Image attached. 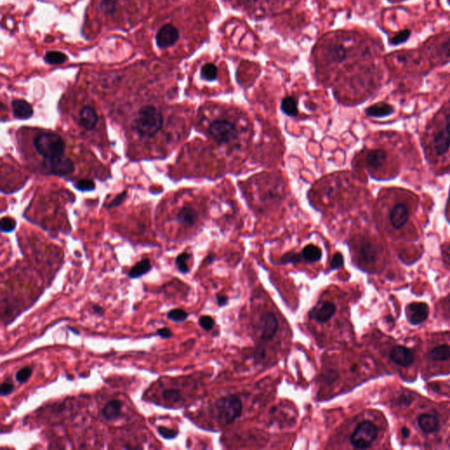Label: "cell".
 I'll list each match as a JSON object with an SVG mask.
<instances>
[{"label": "cell", "instance_id": "obj_1", "mask_svg": "<svg viewBox=\"0 0 450 450\" xmlns=\"http://www.w3.org/2000/svg\"><path fill=\"white\" fill-rule=\"evenodd\" d=\"M420 200L413 192L390 188L382 192L379 203V223L392 238L413 239L417 235V214Z\"/></svg>", "mask_w": 450, "mask_h": 450}, {"label": "cell", "instance_id": "obj_2", "mask_svg": "<svg viewBox=\"0 0 450 450\" xmlns=\"http://www.w3.org/2000/svg\"><path fill=\"white\" fill-rule=\"evenodd\" d=\"M422 146L435 172L450 171V102L428 122L422 136Z\"/></svg>", "mask_w": 450, "mask_h": 450}, {"label": "cell", "instance_id": "obj_3", "mask_svg": "<svg viewBox=\"0 0 450 450\" xmlns=\"http://www.w3.org/2000/svg\"><path fill=\"white\" fill-rule=\"evenodd\" d=\"M164 118L157 108L151 105L139 109L135 121V128L142 137H153L163 127Z\"/></svg>", "mask_w": 450, "mask_h": 450}, {"label": "cell", "instance_id": "obj_4", "mask_svg": "<svg viewBox=\"0 0 450 450\" xmlns=\"http://www.w3.org/2000/svg\"><path fill=\"white\" fill-rule=\"evenodd\" d=\"M37 153L43 159H52L62 157L66 151V143L62 137L54 132H43L34 141Z\"/></svg>", "mask_w": 450, "mask_h": 450}, {"label": "cell", "instance_id": "obj_5", "mask_svg": "<svg viewBox=\"0 0 450 450\" xmlns=\"http://www.w3.org/2000/svg\"><path fill=\"white\" fill-rule=\"evenodd\" d=\"M365 163L367 168L373 173L382 174L386 176L395 177V173H398V161H394V155H389L387 150L383 149H375L370 150L367 152L365 157Z\"/></svg>", "mask_w": 450, "mask_h": 450}, {"label": "cell", "instance_id": "obj_6", "mask_svg": "<svg viewBox=\"0 0 450 450\" xmlns=\"http://www.w3.org/2000/svg\"><path fill=\"white\" fill-rule=\"evenodd\" d=\"M243 410L242 402L237 396L230 395L220 398L215 403V411L220 422L229 425L240 417Z\"/></svg>", "mask_w": 450, "mask_h": 450}, {"label": "cell", "instance_id": "obj_7", "mask_svg": "<svg viewBox=\"0 0 450 450\" xmlns=\"http://www.w3.org/2000/svg\"><path fill=\"white\" fill-rule=\"evenodd\" d=\"M209 134L218 144H231L238 138V131L232 121L217 119L209 125Z\"/></svg>", "mask_w": 450, "mask_h": 450}, {"label": "cell", "instance_id": "obj_8", "mask_svg": "<svg viewBox=\"0 0 450 450\" xmlns=\"http://www.w3.org/2000/svg\"><path fill=\"white\" fill-rule=\"evenodd\" d=\"M378 434V429L371 421H365L360 423L353 431L350 443L356 448H368L375 441Z\"/></svg>", "mask_w": 450, "mask_h": 450}, {"label": "cell", "instance_id": "obj_9", "mask_svg": "<svg viewBox=\"0 0 450 450\" xmlns=\"http://www.w3.org/2000/svg\"><path fill=\"white\" fill-rule=\"evenodd\" d=\"M43 167L47 173L51 175L63 177L74 172L75 166L72 160L65 156L52 159L43 160Z\"/></svg>", "mask_w": 450, "mask_h": 450}, {"label": "cell", "instance_id": "obj_10", "mask_svg": "<svg viewBox=\"0 0 450 450\" xmlns=\"http://www.w3.org/2000/svg\"><path fill=\"white\" fill-rule=\"evenodd\" d=\"M180 38V33L175 26L170 24L164 25L156 35V43L160 49L170 48Z\"/></svg>", "mask_w": 450, "mask_h": 450}, {"label": "cell", "instance_id": "obj_11", "mask_svg": "<svg viewBox=\"0 0 450 450\" xmlns=\"http://www.w3.org/2000/svg\"><path fill=\"white\" fill-rule=\"evenodd\" d=\"M336 312V306L330 302H319L310 310V318L318 323H326L329 321Z\"/></svg>", "mask_w": 450, "mask_h": 450}, {"label": "cell", "instance_id": "obj_12", "mask_svg": "<svg viewBox=\"0 0 450 450\" xmlns=\"http://www.w3.org/2000/svg\"><path fill=\"white\" fill-rule=\"evenodd\" d=\"M405 314L409 323L420 325L428 318V306L424 303H411L406 307Z\"/></svg>", "mask_w": 450, "mask_h": 450}, {"label": "cell", "instance_id": "obj_13", "mask_svg": "<svg viewBox=\"0 0 450 450\" xmlns=\"http://www.w3.org/2000/svg\"><path fill=\"white\" fill-rule=\"evenodd\" d=\"M391 358L397 365L407 367L414 362V355L411 349L405 346H397L391 352Z\"/></svg>", "mask_w": 450, "mask_h": 450}, {"label": "cell", "instance_id": "obj_14", "mask_svg": "<svg viewBox=\"0 0 450 450\" xmlns=\"http://www.w3.org/2000/svg\"><path fill=\"white\" fill-rule=\"evenodd\" d=\"M99 116L96 111L90 106H85L79 113V121L82 127L86 131L93 130L98 123Z\"/></svg>", "mask_w": 450, "mask_h": 450}, {"label": "cell", "instance_id": "obj_15", "mask_svg": "<svg viewBox=\"0 0 450 450\" xmlns=\"http://www.w3.org/2000/svg\"><path fill=\"white\" fill-rule=\"evenodd\" d=\"M13 114L17 119L27 120L32 117L34 114L32 106L23 100H14L12 102Z\"/></svg>", "mask_w": 450, "mask_h": 450}, {"label": "cell", "instance_id": "obj_16", "mask_svg": "<svg viewBox=\"0 0 450 450\" xmlns=\"http://www.w3.org/2000/svg\"><path fill=\"white\" fill-rule=\"evenodd\" d=\"M278 322L274 314H266L263 318V326L261 331V338L264 340H270L277 332Z\"/></svg>", "mask_w": 450, "mask_h": 450}, {"label": "cell", "instance_id": "obj_17", "mask_svg": "<svg viewBox=\"0 0 450 450\" xmlns=\"http://www.w3.org/2000/svg\"><path fill=\"white\" fill-rule=\"evenodd\" d=\"M122 406H123V403L121 400H117V399L110 400L105 405L104 408L102 409V415L108 421H115L121 416Z\"/></svg>", "mask_w": 450, "mask_h": 450}, {"label": "cell", "instance_id": "obj_18", "mask_svg": "<svg viewBox=\"0 0 450 450\" xmlns=\"http://www.w3.org/2000/svg\"><path fill=\"white\" fill-rule=\"evenodd\" d=\"M198 219V213L191 207H184L177 214L176 221L185 227H191L196 224Z\"/></svg>", "mask_w": 450, "mask_h": 450}, {"label": "cell", "instance_id": "obj_19", "mask_svg": "<svg viewBox=\"0 0 450 450\" xmlns=\"http://www.w3.org/2000/svg\"><path fill=\"white\" fill-rule=\"evenodd\" d=\"M417 424L421 430L427 434H432L439 429V421L434 415H421L417 419Z\"/></svg>", "mask_w": 450, "mask_h": 450}, {"label": "cell", "instance_id": "obj_20", "mask_svg": "<svg viewBox=\"0 0 450 450\" xmlns=\"http://www.w3.org/2000/svg\"><path fill=\"white\" fill-rule=\"evenodd\" d=\"M151 263L149 259H144L142 261L137 262L133 268H131L128 272V277L131 279H137V278L144 276V274L149 273L151 270Z\"/></svg>", "mask_w": 450, "mask_h": 450}, {"label": "cell", "instance_id": "obj_21", "mask_svg": "<svg viewBox=\"0 0 450 450\" xmlns=\"http://www.w3.org/2000/svg\"><path fill=\"white\" fill-rule=\"evenodd\" d=\"M360 254L362 260L367 263H374L378 256V250L375 245L369 242L362 244L360 249Z\"/></svg>", "mask_w": 450, "mask_h": 450}, {"label": "cell", "instance_id": "obj_22", "mask_svg": "<svg viewBox=\"0 0 450 450\" xmlns=\"http://www.w3.org/2000/svg\"><path fill=\"white\" fill-rule=\"evenodd\" d=\"M429 358L436 362H443L450 358V346L441 345L432 349L429 352Z\"/></svg>", "mask_w": 450, "mask_h": 450}, {"label": "cell", "instance_id": "obj_23", "mask_svg": "<svg viewBox=\"0 0 450 450\" xmlns=\"http://www.w3.org/2000/svg\"><path fill=\"white\" fill-rule=\"evenodd\" d=\"M301 256L308 262H316L322 257V251L316 245H309L304 248Z\"/></svg>", "mask_w": 450, "mask_h": 450}, {"label": "cell", "instance_id": "obj_24", "mask_svg": "<svg viewBox=\"0 0 450 450\" xmlns=\"http://www.w3.org/2000/svg\"><path fill=\"white\" fill-rule=\"evenodd\" d=\"M392 112V108L389 105L384 104V103H379L374 106L369 107L367 108L366 113L368 115L370 116H375V117H382L384 115H388Z\"/></svg>", "mask_w": 450, "mask_h": 450}, {"label": "cell", "instance_id": "obj_25", "mask_svg": "<svg viewBox=\"0 0 450 450\" xmlns=\"http://www.w3.org/2000/svg\"><path fill=\"white\" fill-rule=\"evenodd\" d=\"M281 108L284 114L288 116H296L298 114L297 101L292 97H286L281 102Z\"/></svg>", "mask_w": 450, "mask_h": 450}, {"label": "cell", "instance_id": "obj_26", "mask_svg": "<svg viewBox=\"0 0 450 450\" xmlns=\"http://www.w3.org/2000/svg\"><path fill=\"white\" fill-rule=\"evenodd\" d=\"M218 70L213 63H206L201 70V77L207 81H214L217 79Z\"/></svg>", "mask_w": 450, "mask_h": 450}, {"label": "cell", "instance_id": "obj_27", "mask_svg": "<svg viewBox=\"0 0 450 450\" xmlns=\"http://www.w3.org/2000/svg\"><path fill=\"white\" fill-rule=\"evenodd\" d=\"M44 60L49 65H62L67 61V56L63 53L50 51L46 54Z\"/></svg>", "mask_w": 450, "mask_h": 450}, {"label": "cell", "instance_id": "obj_28", "mask_svg": "<svg viewBox=\"0 0 450 450\" xmlns=\"http://www.w3.org/2000/svg\"><path fill=\"white\" fill-rule=\"evenodd\" d=\"M190 254L186 252H183L181 254L179 255L175 261L178 270L180 271L182 274H187L189 272V267H188V261L190 260Z\"/></svg>", "mask_w": 450, "mask_h": 450}, {"label": "cell", "instance_id": "obj_29", "mask_svg": "<svg viewBox=\"0 0 450 450\" xmlns=\"http://www.w3.org/2000/svg\"><path fill=\"white\" fill-rule=\"evenodd\" d=\"M99 7L104 14H115L118 12V3L115 0H103Z\"/></svg>", "mask_w": 450, "mask_h": 450}, {"label": "cell", "instance_id": "obj_30", "mask_svg": "<svg viewBox=\"0 0 450 450\" xmlns=\"http://www.w3.org/2000/svg\"><path fill=\"white\" fill-rule=\"evenodd\" d=\"M187 316L188 314L182 309H173L167 313V318L175 323H180L185 321Z\"/></svg>", "mask_w": 450, "mask_h": 450}, {"label": "cell", "instance_id": "obj_31", "mask_svg": "<svg viewBox=\"0 0 450 450\" xmlns=\"http://www.w3.org/2000/svg\"><path fill=\"white\" fill-rule=\"evenodd\" d=\"M162 398L165 401L170 403H177L181 399V394L179 390L175 389H167L162 392Z\"/></svg>", "mask_w": 450, "mask_h": 450}, {"label": "cell", "instance_id": "obj_32", "mask_svg": "<svg viewBox=\"0 0 450 450\" xmlns=\"http://www.w3.org/2000/svg\"><path fill=\"white\" fill-rule=\"evenodd\" d=\"M411 35V30H402V31L396 34V35L392 37V40H391V44H392V46L401 45L403 43L407 42L408 39L410 38Z\"/></svg>", "mask_w": 450, "mask_h": 450}, {"label": "cell", "instance_id": "obj_33", "mask_svg": "<svg viewBox=\"0 0 450 450\" xmlns=\"http://www.w3.org/2000/svg\"><path fill=\"white\" fill-rule=\"evenodd\" d=\"M17 222L15 220H13L11 217L6 216L1 219L0 221V226H1V231L5 233H10L13 232L15 228H16Z\"/></svg>", "mask_w": 450, "mask_h": 450}, {"label": "cell", "instance_id": "obj_34", "mask_svg": "<svg viewBox=\"0 0 450 450\" xmlns=\"http://www.w3.org/2000/svg\"><path fill=\"white\" fill-rule=\"evenodd\" d=\"M157 431L160 436L163 437L164 439H166V440H173L179 434L178 431L170 429V428H166V427H163V426L157 427Z\"/></svg>", "mask_w": 450, "mask_h": 450}, {"label": "cell", "instance_id": "obj_35", "mask_svg": "<svg viewBox=\"0 0 450 450\" xmlns=\"http://www.w3.org/2000/svg\"><path fill=\"white\" fill-rule=\"evenodd\" d=\"M77 189L81 192H91L95 189V183L91 180H80L75 184Z\"/></svg>", "mask_w": 450, "mask_h": 450}, {"label": "cell", "instance_id": "obj_36", "mask_svg": "<svg viewBox=\"0 0 450 450\" xmlns=\"http://www.w3.org/2000/svg\"><path fill=\"white\" fill-rule=\"evenodd\" d=\"M32 373H33V370H32L31 368L25 367V368H23V369H20L19 371L17 372L15 379H16L17 382H20V383H24V382H26L31 377Z\"/></svg>", "mask_w": 450, "mask_h": 450}, {"label": "cell", "instance_id": "obj_37", "mask_svg": "<svg viewBox=\"0 0 450 450\" xmlns=\"http://www.w3.org/2000/svg\"><path fill=\"white\" fill-rule=\"evenodd\" d=\"M200 327L205 331H210L213 329V327L215 326V322L211 316H203L199 318Z\"/></svg>", "mask_w": 450, "mask_h": 450}, {"label": "cell", "instance_id": "obj_38", "mask_svg": "<svg viewBox=\"0 0 450 450\" xmlns=\"http://www.w3.org/2000/svg\"><path fill=\"white\" fill-rule=\"evenodd\" d=\"M126 197H127V192L124 191V192H121L120 195H118V196L112 201L111 203H109V204L107 206V209H111V208H114V207H118V206L121 205V203H123L125 199H126Z\"/></svg>", "mask_w": 450, "mask_h": 450}, {"label": "cell", "instance_id": "obj_39", "mask_svg": "<svg viewBox=\"0 0 450 450\" xmlns=\"http://www.w3.org/2000/svg\"><path fill=\"white\" fill-rule=\"evenodd\" d=\"M13 391H14V386H13V382L10 381L2 382L1 389H0V394L2 397H6L7 395L11 394Z\"/></svg>", "mask_w": 450, "mask_h": 450}, {"label": "cell", "instance_id": "obj_40", "mask_svg": "<svg viewBox=\"0 0 450 450\" xmlns=\"http://www.w3.org/2000/svg\"><path fill=\"white\" fill-rule=\"evenodd\" d=\"M343 265H344V258L342 254L338 252L333 256V260L331 261V268L332 269H339L343 267Z\"/></svg>", "mask_w": 450, "mask_h": 450}, {"label": "cell", "instance_id": "obj_41", "mask_svg": "<svg viewBox=\"0 0 450 450\" xmlns=\"http://www.w3.org/2000/svg\"><path fill=\"white\" fill-rule=\"evenodd\" d=\"M300 260L301 257L299 255L290 252V253H287V254L284 255L283 257L281 258V263H284V264H287V263H296V262H299Z\"/></svg>", "mask_w": 450, "mask_h": 450}, {"label": "cell", "instance_id": "obj_42", "mask_svg": "<svg viewBox=\"0 0 450 450\" xmlns=\"http://www.w3.org/2000/svg\"><path fill=\"white\" fill-rule=\"evenodd\" d=\"M157 335L159 336L160 338H162V339H170V338H172V336H173V333H172V331L169 328L163 327V328L157 329Z\"/></svg>", "mask_w": 450, "mask_h": 450}, {"label": "cell", "instance_id": "obj_43", "mask_svg": "<svg viewBox=\"0 0 450 450\" xmlns=\"http://www.w3.org/2000/svg\"><path fill=\"white\" fill-rule=\"evenodd\" d=\"M91 310H93V312H94V313L98 314V315H103L105 312V310H103V308L100 306V305H97V304H94V305H92V308H91Z\"/></svg>", "mask_w": 450, "mask_h": 450}, {"label": "cell", "instance_id": "obj_44", "mask_svg": "<svg viewBox=\"0 0 450 450\" xmlns=\"http://www.w3.org/2000/svg\"><path fill=\"white\" fill-rule=\"evenodd\" d=\"M443 256L445 261H446V262H447L448 264H450V246L446 248V249H444Z\"/></svg>", "mask_w": 450, "mask_h": 450}, {"label": "cell", "instance_id": "obj_45", "mask_svg": "<svg viewBox=\"0 0 450 450\" xmlns=\"http://www.w3.org/2000/svg\"><path fill=\"white\" fill-rule=\"evenodd\" d=\"M217 303H218L220 306H223V305L227 304V297H223V296H218L217 297Z\"/></svg>", "mask_w": 450, "mask_h": 450}, {"label": "cell", "instance_id": "obj_46", "mask_svg": "<svg viewBox=\"0 0 450 450\" xmlns=\"http://www.w3.org/2000/svg\"><path fill=\"white\" fill-rule=\"evenodd\" d=\"M446 215H447V219L449 220L450 222V192L449 197H448V200H447V209H446Z\"/></svg>", "mask_w": 450, "mask_h": 450}, {"label": "cell", "instance_id": "obj_47", "mask_svg": "<svg viewBox=\"0 0 450 450\" xmlns=\"http://www.w3.org/2000/svg\"><path fill=\"white\" fill-rule=\"evenodd\" d=\"M401 434L403 437L407 438L410 434V431L408 430L407 428H404L402 429Z\"/></svg>", "mask_w": 450, "mask_h": 450}, {"label": "cell", "instance_id": "obj_48", "mask_svg": "<svg viewBox=\"0 0 450 450\" xmlns=\"http://www.w3.org/2000/svg\"><path fill=\"white\" fill-rule=\"evenodd\" d=\"M213 261H214V256L210 255V256H209V262H212Z\"/></svg>", "mask_w": 450, "mask_h": 450}]
</instances>
